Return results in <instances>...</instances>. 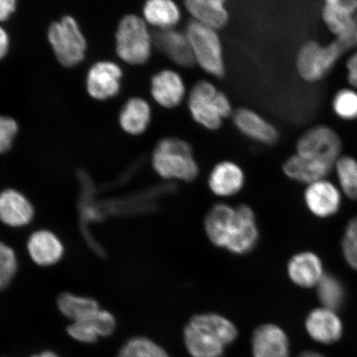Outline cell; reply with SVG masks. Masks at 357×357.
Returning <instances> with one entry per match:
<instances>
[{
  "label": "cell",
  "mask_w": 357,
  "mask_h": 357,
  "mask_svg": "<svg viewBox=\"0 0 357 357\" xmlns=\"http://www.w3.org/2000/svg\"><path fill=\"white\" fill-rule=\"evenodd\" d=\"M154 171L165 178L193 181L199 175L191 146L181 138L167 137L160 140L153 153Z\"/></svg>",
  "instance_id": "cell-1"
},
{
  "label": "cell",
  "mask_w": 357,
  "mask_h": 357,
  "mask_svg": "<svg viewBox=\"0 0 357 357\" xmlns=\"http://www.w3.org/2000/svg\"><path fill=\"white\" fill-rule=\"evenodd\" d=\"M153 46V35L142 17L132 13L122 17L115 32V50L120 59L129 65L145 64Z\"/></svg>",
  "instance_id": "cell-2"
},
{
  "label": "cell",
  "mask_w": 357,
  "mask_h": 357,
  "mask_svg": "<svg viewBox=\"0 0 357 357\" xmlns=\"http://www.w3.org/2000/svg\"><path fill=\"white\" fill-rule=\"evenodd\" d=\"M188 107L192 118L208 130H217L223 119L231 114L229 98L205 80L195 84L190 93Z\"/></svg>",
  "instance_id": "cell-3"
},
{
  "label": "cell",
  "mask_w": 357,
  "mask_h": 357,
  "mask_svg": "<svg viewBox=\"0 0 357 357\" xmlns=\"http://www.w3.org/2000/svg\"><path fill=\"white\" fill-rule=\"evenodd\" d=\"M47 39L56 60L63 66H77L86 56V38L73 17L66 15L52 22Z\"/></svg>",
  "instance_id": "cell-4"
},
{
  "label": "cell",
  "mask_w": 357,
  "mask_h": 357,
  "mask_svg": "<svg viewBox=\"0 0 357 357\" xmlns=\"http://www.w3.org/2000/svg\"><path fill=\"white\" fill-rule=\"evenodd\" d=\"M185 33L193 52L195 63L213 77H223L225 66L221 40L217 31L191 20L186 26Z\"/></svg>",
  "instance_id": "cell-5"
},
{
  "label": "cell",
  "mask_w": 357,
  "mask_h": 357,
  "mask_svg": "<svg viewBox=\"0 0 357 357\" xmlns=\"http://www.w3.org/2000/svg\"><path fill=\"white\" fill-rule=\"evenodd\" d=\"M348 50L340 40L335 39L327 46L311 41L303 45L297 57V69L307 82L322 79L335 63Z\"/></svg>",
  "instance_id": "cell-6"
},
{
  "label": "cell",
  "mask_w": 357,
  "mask_h": 357,
  "mask_svg": "<svg viewBox=\"0 0 357 357\" xmlns=\"http://www.w3.org/2000/svg\"><path fill=\"white\" fill-rule=\"evenodd\" d=\"M342 142L333 129L324 126L312 128L300 138L297 154L336 166L340 158Z\"/></svg>",
  "instance_id": "cell-7"
},
{
  "label": "cell",
  "mask_w": 357,
  "mask_h": 357,
  "mask_svg": "<svg viewBox=\"0 0 357 357\" xmlns=\"http://www.w3.org/2000/svg\"><path fill=\"white\" fill-rule=\"evenodd\" d=\"M26 248L31 260L40 267L57 265L66 253L60 236L47 229L33 231L26 240Z\"/></svg>",
  "instance_id": "cell-8"
},
{
  "label": "cell",
  "mask_w": 357,
  "mask_h": 357,
  "mask_svg": "<svg viewBox=\"0 0 357 357\" xmlns=\"http://www.w3.org/2000/svg\"><path fill=\"white\" fill-rule=\"evenodd\" d=\"M123 70L110 61H98L89 69L87 93L93 99L105 100L118 95L121 87Z\"/></svg>",
  "instance_id": "cell-9"
},
{
  "label": "cell",
  "mask_w": 357,
  "mask_h": 357,
  "mask_svg": "<svg viewBox=\"0 0 357 357\" xmlns=\"http://www.w3.org/2000/svg\"><path fill=\"white\" fill-rule=\"evenodd\" d=\"M34 205L20 190L8 188L0 191V222L11 229H22L35 218Z\"/></svg>",
  "instance_id": "cell-10"
},
{
  "label": "cell",
  "mask_w": 357,
  "mask_h": 357,
  "mask_svg": "<svg viewBox=\"0 0 357 357\" xmlns=\"http://www.w3.org/2000/svg\"><path fill=\"white\" fill-rule=\"evenodd\" d=\"M259 240L255 214L248 205L235 208V218L227 250L236 255L252 252Z\"/></svg>",
  "instance_id": "cell-11"
},
{
  "label": "cell",
  "mask_w": 357,
  "mask_h": 357,
  "mask_svg": "<svg viewBox=\"0 0 357 357\" xmlns=\"http://www.w3.org/2000/svg\"><path fill=\"white\" fill-rule=\"evenodd\" d=\"M252 351L254 357H289L288 336L278 325L259 326L252 333Z\"/></svg>",
  "instance_id": "cell-12"
},
{
  "label": "cell",
  "mask_w": 357,
  "mask_h": 357,
  "mask_svg": "<svg viewBox=\"0 0 357 357\" xmlns=\"http://www.w3.org/2000/svg\"><path fill=\"white\" fill-rule=\"evenodd\" d=\"M151 95L156 104L163 108H176L185 99V84L184 80L175 70L159 71L151 79Z\"/></svg>",
  "instance_id": "cell-13"
},
{
  "label": "cell",
  "mask_w": 357,
  "mask_h": 357,
  "mask_svg": "<svg viewBox=\"0 0 357 357\" xmlns=\"http://www.w3.org/2000/svg\"><path fill=\"white\" fill-rule=\"evenodd\" d=\"M153 45L178 66L190 68L195 65L188 38L175 29L159 30L153 36Z\"/></svg>",
  "instance_id": "cell-14"
},
{
  "label": "cell",
  "mask_w": 357,
  "mask_h": 357,
  "mask_svg": "<svg viewBox=\"0 0 357 357\" xmlns=\"http://www.w3.org/2000/svg\"><path fill=\"white\" fill-rule=\"evenodd\" d=\"M236 128L254 141L271 145L278 139V132L273 125L251 109H239L234 114Z\"/></svg>",
  "instance_id": "cell-15"
},
{
  "label": "cell",
  "mask_w": 357,
  "mask_h": 357,
  "mask_svg": "<svg viewBox=\"0 0 357 357\" xmlns=\"http://www.w3.org/2000/svg\"><path fill=\"white\" fill-rule=\"evenodd\" d=\"M235 218V208L225 204H217L209 209L204 220L205 233L211 242L226 248Z\"/></svg>",
  "instance_id": "cell-16"
},
{
  "label": "cell",
  "mask_w": 357,
  "mask_h": 357,
  "mask_svg": "<svg viewBox=\"0 0 357 357\" xmlns=\"http://www.w3.org/2000/svg\"><path fill=\"white\" fill-rule=\"evenodd\" d=\"M306 329L310 336L322 344H333L342 337V325L333 311L315 310L306 319Z\"/></svg>",
  "instance_id": "cell-17"
},
{
  "label": "cell",
  "mask_w": 357,
  "mask_h": 357,
  "mask_svg": "<svg viewBox=\"0 0 357 357\" xmlns=\"http://www.w3.org/2000/svg\"><path fill=\"white\" fill-rule=\"evenodd\" d=\"M356 15L357 0H328L323 10L324 22L336 38L354 29Z\"/></svg>",
  "instance_id": "cell-18"
},
{
  "label": "cell",
  "mask_w": 357,
  "mask_h": 357,
  "mask_svg": "<svg viewBox=\"0 0 357 357\" xmlns=\"http://www.w3.org/2000/svg\"><path fill=\"white\" fill-rule=\"evenodd\" d=\"M245 183L244 172L238 165L222 162L213 167L208 177V186L213 194L221 197L238 194Z\"/></svg>",
  "instance_id": "cell-19"
},
{
  "label": "cell",
  "mask_w": 357,
  "mask_h": 357,
  "mask_svg": "<svg viewBox=\"0 0 357 357\" xmlns=\"http://www.w3.org/2000/svg\"><path fill=\"white\" fill-rule=\"evenodd\" d=\"M193 21L218 31L225 26L229 15L222 0H188L185 3Z\"/></svg>",
  "instance_id": "cell-20"
},
{
  "label": "cell",
  "mask_w": 357,
  "mask_h": 357,
  "mask_svg": "<svg viewBox=\"0 0 357 357\" xmlns=\"http://www.w3.org/2000/svg\"><path fill=\"white\" fill-rule=\"evenodd\" d=\"M340 199L336 187L324 180L312 183L305 191L307 207L319 217H328L336 213Z\"/></svg>",
  "instance_id": "cell-21"
},
{
  "label": "cell",
  "mask_w": 357,
  "mask_h": 357,
  "mask_svg": "<svg viewBox=\"0 0 357 357\" xmlns=\"http://www.w3.org/2000/svg\"><path fill=\"white\" fill-rule=\"evenodd\" d=\"M185 346L192 357H222L226 347L203 328L188 323L184 328Z\"/></svg>",
  "instance_id": "cell-22"
},
{
  "label": "cell",
  "mask_w": 357,
  "mask_h": 357,
  "mask_svg": "<svg viewBox=\"0 0 357 357\" xmlns=\"http://www.w3.org/2000/svg\"><path fill=\"white\" fill-rule=\"evenodd\" d=\"M333 165L323 160L303 158L294 155L284 163L283 169L285 175L292 180L303 183H314L322 181L333 168Z\"/></svg>",
  "instance_id": "cell-23"
},
{
  "label": "cell",
  "mask_w": 357,
  "mask_h": 357,
  "mask_svg": "<svg viewBox=\"0 0 357 357\" xmlns=\"http://www.w3.org/2000/svg\"><path fill=\"white\" fill-rule=\"evenodd\" d=\"M288 273L294 284L305 288L314 287L324 275L322 263L314 253L297 254L289 262Z\"/></svg>",
  "instance_id": "cell-24"
},
{
  "label": "cell",
  "mask_w": 357,
  "mask_h": 357,
  "mask_svg": "<svg viewBox=\"0 0 357 357\" xmlns=\"http://www.w3.org/2000/svg\"><path fill=\"white\" fill-rule=\"evenodd\" d=\"M56 303L58 311L70 323L91 319L101 309L96 298L69 291L61 293Z\"/></svg>",
  "instance_id": "cell-25"
},
{
  "label": "cell",
  "mask_w": 357,
  "mask_h": 357,
  "mask_svg": "<svg viewBox=\"0 0 357 357\" xmlns=\"http://www.w3.org/2000/svg\"><path fill=\"white\" fill-rule=\"evenodd\" d=\"M151 109L149 102L139 97L129 99L119 114V124L125 132L141 135L149 127Z\"/></svg>",
  "instance_id": "cell-26"
},
{
  "label": "cell",
  "mask_w": 357,
  "mask_h": 357,
  "mask_svg": "<svg viewBox=\"0 0 357 357\" xmlns=\"http://www.w3.org/2000/svg\"><path fill=\"white\" fill-rule=\"evenodd\" d=\"M142 15L147 24L159 30L174 29L181 19L180 8L172 0H149L142 8Z\"/></svg>",
  "instance_id": "cell-27"
},
{
  "label": "cell",
  "mask_w": 357,
  "mask_h": 357,
  "mask_svg": "<svg viewBox=\"0 0 357 357\" xmlns=\"http://www.w3.org/2000/svg\"><path fill=\"white\" fill-rule=\"evenodd\" d=\"M189 323L212 333L226 347L234 342L238 336L235 324L220 314L208 312L195 315Z\"/></svg>",
  "instance_id": "cell-28"
},
{
  "label": "cell",
  "mask_w": 357,
  "mask_h": 357,
  "mask_svg": "<svg viewBox=\"0 0 357 357\" xmlns=\"http://www.w3.org/2000/svg\"><path fill=\"white\" fill-rule=\"evenodd\" d=\"M116 357H171L162 346L151 339L133 337L120 347Z\"/></svg>",
  "instance_id": "cell-29"
},
{
  "label": "cell",
  "mask_w": 357,
  "mask_h": 357,
  "mask_svg": "<svg viewBox=\"0 0 357 357\" xmlns=\"http://www.w3.org/2000/svg\"><path fill=\"white\" fill-rule=\"evenodd\" d=\"M318 296L321 303L327 309L337 311L344 302V288L340 281L334 276L324 275L318 284Z\"/></svg>",
  "instance_id": "cell-30"
},
{
  "label": "cell",
  "mask_w": 357,
  "mask_h": 357,
  "mask_svg": "<svg viewBox=\"0 0 357 357\" xmlns=\"http://www.w3.org/2000/svg\"><path fill=\"white\" fill-rule=\"evenodd\" d=\"M19 267V258L15 249L0 239V293L12 284Z\"/></svg>",
  "instance_id": "cell-31"
},
{
  "label": "cell",
  "mask_w": 357,
  "mask_h": 357,
  "mask_svg": "<svg viewBox=\"0 0 357 357\" xmlns=\"http://www.w3.org/2000/svg\"><path fill=\"white\" fill-rule=\"evenodd\" d=\"M335 167L343 191L350 199L357 200V160L342 156Z\"/></svg>",
  "instance_id": "cell-32"
},
{
  "label": "cell",
  "mask_w": 357,
  "mask_h": 357,
  "mask_svg": "<svg viewBox=\"0 0 357 357\" xmlns=\"http://www.w3.org/2000/svg\"><path fill=\"white\" fill-rule=\"evenodd\" d=\"M333 108L336 114L344 119L357 118V93L350 89L339 91L334 98Z\"/></svg>",
  "instance_id": "cell-33"
},
{
  "label": "cell",
  "mask_w": 357,
  "mask_h": 357,
  "mask_svg": "<svg viewBox=\"0 0 357 357\" xmlns=\"http://www.w3.org/2000/svg\"><path fill=\"white\" fill-rule=\"evenodd\" d=\"M66 333L73 340L84 344H93L100 339L99 335L89 319L70 323L67 326Z\"/></svg>",
  "instance_id": "cell-34"
},
{
  "label": "cell",
  "mask_w": 357,
  "mask_h": 357,
  "mask_svg": "<svg viewBox=\"0 0 357 357\" xmlns=\"http://www.w3.org/2000/svg\"><path fill=\"white\" fill-rule=\"evenodd\" d=\"M342 249L348 264L357 270V217L347 227Z\"/></svg>",
  "instance_id": "cell-35"
},
{
  "label": "cell",
  "mask_w": 357,
  "mask_h": 357,
  "mask_svg": "<svg viewBox=\"0 0 357 357\" xmlns=\"http://www.w3.org/2000/svg\"><path fill=\"white\" fill-rule=\"evenodd\" d=\"M19 124L11 117L0 115V154L6 153L13 146Z\"/></svg>",
  "instance_id": "cell-36"
},
{
  "label": "cell",
  "mask_w": 357,
  "mask_h": 357,
  "mask_svg": "<svg viewBox=\"0 0 357 357\" xmlns=\"http://www.w3.org/2000/svg\"><path fill=\"white\" fill-rule=\"evenodd\" d=\"M89 320L91 321L100 338L112 336L117 328V320L108 310L100 309Z\"/></svg>",
  "instance_id": "cell-37"
},
{
  "label": "cell",
  "mask_w": 357,
  "mask_h": 357,
  "mask_svg": "<svg viewBox=\"0 0 357 357\" xmlns=\"http://www.w3.org/2000/svg\"><path fill=\"white\" fill-rule=\"evenodd\" d=\"M17 8L15 0H0V22L6 21Z\"/></svg>",
  "instance_id": "cell-38"
},
{
  "label": "cell",
  "mask_w": 357,
  "mask_h": 357,
  "mask_svg": "<svg viewBox=\"0 0 357 357\" xmlns=\"http://www.w3.org/2000/svg\"><path fill=\"white\" fill-rule=\"evenodd\" d=\"M348 82L357 88V52L351 55L347 62Z\"/></svg>",
  "instance_id": "cell-39"
},
{
  "label": "cell",
  "mask_w": 357,
  "mask_h": 357,
  "mask_svg": "<svg viewBox=\"0 0 357 357\" xmlns=\"http://www.w3.org/2000/svg\"><path fill=\"white\" fill-rule=\"evenodd\" d=\"M10 43V37L7 31L0 26V61L8 54Z\"/></svg>",
  "instance_id": "cell-40"
},
{
  "label": "cell",
  "mask_w": 357,
  "mask_h": 357,
  "mask_svg": "<svg viewBox=\"0 0 357 357\" xmlns=\"http://www.w3.org/2000/svg\"><path fill=\"white\" fill-rule=\"evenodd\" d=\"M31 357H61L59 355L56 354L55 351H43L42 352H40V354H34Z\"/></svg>",
  "instance_id": "cell-41"
},
{
  "label": "cell",
  "mask_w": 357,
  "mask_h": 357,
  "mask_svg": "<svg viewBox=\"0 0 357 357\" xmlns=\"http://www.w3.org/2000/svg\"><path fill=\"white\" fill-rule=\"evenodd\" d=\"M297 357H326L325 356L319 354V352L314 351H303L302 354L298 355Z\"/></svg>",
  "instance_id": "cell-42"
}]
</instances>
